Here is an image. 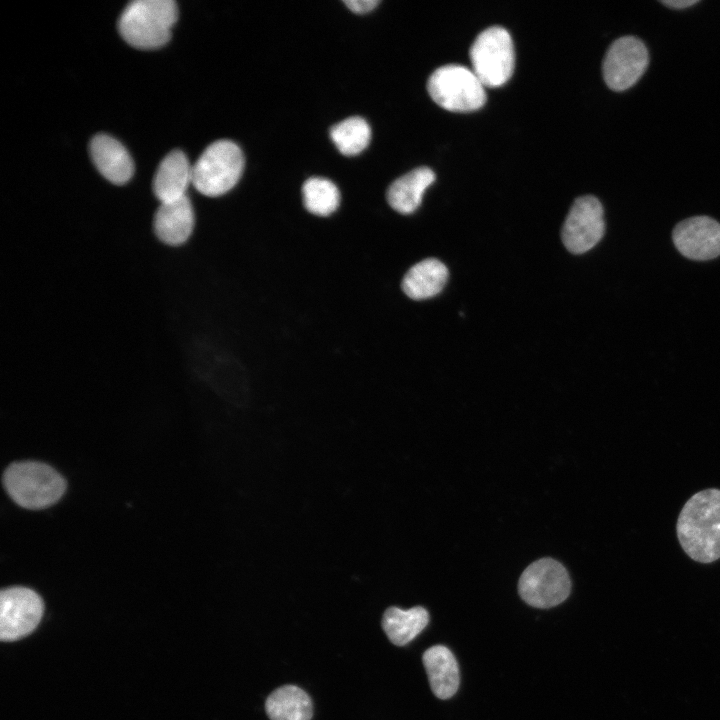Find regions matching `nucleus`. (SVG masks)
I'll use <instances>...</instances> for the list:
<instances>
[{"instance_id":"nucleus-1","label":"nucleus","mask_w":720,"mask_h":720,"mask_svg":"<svg viewBox=\"0 0 720 720\" xmlns=\"http://www.w3.org/2000/svg\"><path fill=\"white\" fill-rule=\"evenodd\" d=\"M684 552L699 563L720 558V489L708 488L684 504L676 525Z\"/></svg>"},{"instance_id":"nucleus-2","label":"nucleus","mask_w":720,"mask_h":720,"mask_svg":"<svg viewBox=\"0 0 720 720\" xmlns=\"http://www.w3.org/2000/svg\"><path fill=\"white\" fill-rule=\"evenodd\" d=\"M178 17L173 0H135L123 10L118 29L122 38L139 49H155L168 42Z\"/></svg>"},{"instance_id":"nucleus-3","label":"nucleus","mask_w":720,"mask_h":720,"mask_svg":"<svg viewBox=\"0 0 720 720\" xmlns=\"http://www.w3.org/2000/svg\"><path fill=\"white\" fill-rule=\"evenodd\" d=\"M3 484L16 504L33 510L55 504L66 490V482L56 470L35 461L12 463L4 471Z\"/></svg>"},{"instance_id":"nucleus-4","label":"nucleus","mask_w":720,"mask_h":720,"mask_svg":"<svg viewBox=\"0 0 720 720\" xmlns=\"http://www.w3.org/2000/svg\"><path fill=\"white\" fill-rule=\"evenodd\" d=\"M244 168L241 149L230 140L210 144L192 166V184L203 195L217 197L239 181Z\"/></svg>"},{"instance_id":"nucleus-5","label":"nucleus","mask_w":720,"mask_h":720,"mask_svg":"<svg viewBox=\"0 0 720 720\" xmlns=\"http://www.w3.org/2000/svg\"><path fill=\"white\" fill-rule=\"evenodd\" d=\"M485 86L465 66L449 64L436 69L428 78L427 90L432 100L445 110L470 112L486 102Z\"/></svg>"},{"instance_id":"nucleus-6","label":"nucleus","mask_w":720,"mask_h":720,"mask_svg":"<svg viewBox=\"0 0 720 720\" xmlns=\"http://www.w3.org/2000/svg\"><path fill=\"white\" fill-rule=\"evenodd\" d=\"M472 70L486 87H499L513 74L515 53L509 32L501 26L483 30L470 48Z\"/></svg>"},{"instance_id":"nucleus-7","label":"nucleus","mask_w":720,"mask_h":720,"mask_svg":"<svg viewBox=\"0 0 720 720\" xmlns=\"http://www.w3.org/2000/svg\"><path fill=\"white\" fill-rule=\"evenodd\" d=\"M571 582L562 564L542 558L530 564L521 574L518 591L521 598L536 608H551L570 594Z\"/></svg>"},{"instance_id":"nucleus-8","label":"nucleus","mask_w":720,"mask_h":720,"mask_svg":"<svg viewBox=\"0 0 720 720\" xmlns=\"http://www.w3.org/2000/svg\"><path fill=\"white\" fill-rule=\"evenodd\" d=\"M649 53L644 42L635 36L616 39L607 49L602 72L606 85L620 92L632 87L644 74Z\"/></svg>"},{"instance_id":"nucleus-9","label":"nucleus","mask_w":720,"mask_h":720,"mask_svg":"<svg viewBox=\"0 0 720 720\" xmlns=\"http://www.w3.org/2000/svg\"><path fill=\"white\" fill-rule=\"evenodd\" d=\"M44 611L41 597L33 590L15 586L0 594V638L14 641L30 634Z\"/></svg>"},{"instance_id":"nucleus-10","label":"nucleus","mask_w":720,"mask_h":720,"mask_svg":"<svg viewBox=\"0 0 720 720\" xmlns=\"http://www.w3.org/2000/svg\"><path fill=\"white\" fill-rule=\"evenodd\" d=\"M604 232V211L600 201L592 195L577 198L562 227V241L567 250L573 254L585 253L601 240Z\"/></svg>"},{"instance_id":"nucleus-11","label":"nucleus","mask_w":720,"mask_h":720,"mask_svg":"<svg viewBox=\"0 0 720 720\" xmlns=\"http://www.w3.org/2000/svg\"><path fill=\"white\" fill-rule=\"evenodd\" d=\"M672 239L688 259L705 261L720 255V224L708 216H693L679 222Z\"/></svg>"},{"instance_id":"nucleus-12","label":"nucleus","mask_w":720,"mask_h":720,"mask_svg":"<svg viewBox=\"0 0 720 720\" xmlns=\"http://www.w3.org/2000/svg\"><path fill=\"white\" fill-rule=\"evenodd\" d=\"M194 211L187 196L160 203L153 219L154 233L159 241L171 247L183 245L194 228Z\"/></svg>"},{"instance_id":"nucleus-13","label":"nucleus","mask_w":720,"mask_h":720,"mask_svg":"<svg viewBox=\"0 0 720 720\" xmlns=\"http://www.w3.org/2000/svg\"><path fill=\"white\" fill-rule=\"evenodd\" d=\"M90 155L98 171L110 182L121 185L130 180L134 164L126 148L115 138L98 134L90 142Z\"/></svg>"},{"instance_id":"nucleus-14","label":"nucleus","mask_w":720,"mask_h":720,"mask_svg":"<svg viewBox=\"0 0 720 720\" xmlns=\"http://www.w3.org/2000/svg\"><path fill=\"white\" fill-rule=\"evenodd\" d=\"M192 184V167L186 155L173 150L161 161L154 180L153 191L160 203L171 202L185 195Z\"/></svg>"},{"instance_id":"nucleus-15","label":"nucleus","mask_w":720,"mask_h":720,"mask_svg":"<svg viewBox=\"0 0 720 720\" xmlns=\"http://www.w3.org/2000/svg\"><path fill=\"white\" fill-rule=\"evenodd\" d=\"M432 692L440 699L451 698L460 683L459 668L449 648L435 645L422 656Z\"/></svg>"},{"instance_id":"nucleus-16","label":"nucleus","mask_w":720,"mask_h":720,"mask_svg":"<svg viewBox=\"0 0 720 720\" xmlns=\"http://www.w3.org/2000/svg\"><path fill=\"white\" fill-rule=\"evenodd\" d=\"M429 167H418L396 179L387 190L389 205L401 214L413 213L421 204L425 190L435 181Z\"/></svg>"},{"instance_id":"nucleus-17","label":"nucleus","mask_w":720,"mask_h":720,"mask_svg":"<svg viewBox=\"0 0 720 720\" xmlns=\"http://www.w3.org/2000/svg\"><path fill=\"white\" fill-rule=\"evenodd\" d=\"M447 278V267L437 259L428 258L416 263L407 271L401 286L408 297L423 300L440 293Z\"/></svg>"},{"instance_id":"nucleus-18","label":"nucleus","mask_w":720,"mask_h":720,"mask_svg":"<svg viewBox=\"0 0 720 720\" xmlns=\"http://www.w3.org/2000/svg\"><path fill=\"white\" fill-rule=\"evenodd\" d=\"M429 622L428 611L421 606L403 610L389 607L382 617V628L387 637L397 646H404L418 636Z\"/></svg>"},{"instance_id":"nucleus-19","label":"nucleus","mask_w":720,"mask_h":720,"mask_svg":"<svg viewBox=\"0 0 720 720\" xmlns=\"http://www.w3.org/2000/svg\"><path fill=\"white\" fill-rule=\"evenodd\" d=\"M265 710L270 720H311L312 701L309 695L295 685H284L266 699Z\"/></svg>"},{"instance_id":"nucleus-20","label":"nucleus","mask_w":720,"mask_h":720,"mask_svg":"<svg viewBox=\"0 0 720 720\" xmlns=\"http://www.w3.org/2000/svg\"><path fill=\"white\" fill-rule=\"evenodd\" d=\"M330 137L342 154L352 156L359 154L368 146L371 129L365 119L354 116L333 126Z\"/></svg>"},{"instance_id":"nucleus-21","label":"nucleus","mask_w":720,"mask_h":720,"mask_svg":"<svg viewBox=\"0 0 720 720\" xmlns=\"http://www.w3.org/2000/svg\"><path fill=\"white\" fill-rule=\"evenodd\" d=\"M306 209L318 216H328L339 206L340 193L330 180L312 177L305 181L302 188Z\"/></svg>"},{"instance_id":"nucleus-22","label":"nucleus","mask_w":720,"mask_h":720,"mask_svg":"<svg viewBox=\"0 0 720 720\" xmlns=\"http://www.w3.org/2000/svg\"><path fill=\"white\" fill-rule=\"evenodd\" d=\"M379 0H346L345 5L353 12L364 14L373 10L378 4Z\"/></svg>"},{"instance_id":"nucleus-23","label":"nucleus","mask_w":720,"mask_h":720,"mask_svg":"<svg viewBox=\"0 0 720 720\" xmlns=\"http://www.w3.org/2000/svg\"><path fill=\"white\" fill-rule=\"evenodd\" d=\"M660 2L669 8L684 9L695 5L699 0H661Z\"/></svg>"}]
</instances>
